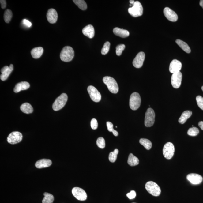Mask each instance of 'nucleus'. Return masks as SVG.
Listing matches in <instances>:
<instances>
[{
    "instance_id": "nucleus-22",
    "label": "nucleus",
    "mask_w": 203,
    "mask_h": 203,
    "mask_svg": "<svg viewBox=\"0 0 203 203\" xmlns=\"http://www.w3.org/2000/svg\"><path fill=\"white\" fill-rule=\"evenodd\" d=\"M113 32L115 35L122 38H126L130 35V32L128 31L118 28H115L113 30Z\"/></svg>"
},
{
    "instance_id": "nucleus-21",
    "label": "nucleus",
    "mask_w": 203,
    "mask_h": 203,
    "mask_svg": "<svg viewBox=\"0 0 203 203\" xmlns=\"http://www.w3.org/2000/svg\"><path fill=\"white\" fill-rule=\"evenodd\" d=\"M52 161L49 159H42L39 160L36 163L35 166L38 169L47 168L52 164Z\"/></svg>"
},
{
    "instance_id": "nucleus-10",
    "label": "nucleus",
    "mask_w": 203,
    "mask_h": 203,
    "mask_svg": "<svg viewBox=\"0 0 203 203\" xmlns=\"http://www.w3.org/2000/svg\"><path fill=\"white\" fill-rule=\"evenodd\" d=\"M22 138L23 135L19 132H13L8 137L7 141L10 144H16L20 142Z\"/></svg>"
},
{
    "instance_id": "nucleus-18",
    "label": "nucleus",
    "mask_w": 203,
    "mask_h": 203,
    "mask_svg": "<svg viewBox=\"0 0 203 203\" xmlns=\"http://www.w3.org/2000/svg\"><path fill=\"white\" fill-rule=\"evenodd\" d=\"M47 17L48 21L51 24H53L57 22L58 16L57 11L55 9H51L48 10Z\"/></svg>"
},
{
    "instance_id": "nucleus-15",
    "label": "nucleus",
    "mask_w": 203,
    "mask_h": 203,
    "mask_svg": "<svg viewBox=\"0 0 203 203\" xmlns=\"http://www.w3.org/2000/svg\"><path fill=\"white\" fill-rule=\"evenodd\" d=\"M163 13L165 17L168 20L175 22L178 20V16L177 14L172 10L169 8L166 7L163 11Z\"/></svg>"
},
{
    "instance_id": "nucleus-47",
    "label": "nucleus",
    "mask_w": 203,
    "mask_h": 203,
    "mask_svg": "<svg viewBox=\"0 0 203 203\" xmlns=\"http://www.w3.org/2000/svg\"><path fill=\"white\" fill-rule=\"evenodd\" d=\"M202 88V90L203 91V86H202V88Z\"/></svg>"
},
{
    "instance_id": "nucleus-2",
    "label": "nucleus",
    "mask_w": 203,
    "mask_h": 203,
    "mask_svg": "<svg viewBox=\"0 0 203 203\" xmlns=\"http://www.w3.org/2000/svg\"><path fill=\"white\" fill-rule=\"evenodd\" d=\"M103 81L111 93L114 94L118 93L119 90L118 84L113 77L108 76L105 77H103Z\"/></svg>"
},
{
    "instance_id": "nucleus-17",
    "label": "nucleus",
    "mask_w": 203,
    "mask_h": 203,
    "mask_svg": "<svg viewBox=\"0 0 203 203\" xmlns=\"http://www.w3.org/2000/svg\"><path fill=\"white\" fill-rule=\"evenodd\" d=\"M182 68V64L177 59L172 61L170 64L169 71L171 73H174L180 72Z\"/></svg>"
},
{
    "instance_id": "nucleus-35",
    "label": "nucleus",
    "mask_w": 203,
    "mask_h": 203,
    "mask_svg": "<svg viewBox=\"0 0 203 203\" xmlns=\"http://www.w3.org/2000/svg\"><path fill=\"white\" fill-rule=\"evenodd\" d=\"M96 144L98 147L101 148H104L105 146V139L102 137H99L97 140Z\"/></svg>"
},
{
    "instance_id": "nucleus-23",
    "label": "nucleus",
    "mask_w": 203,
    "mask_h": 203,
    "mask_svg": "<svg viewBox=\"0 0 203 203\" xmlns=\"http://www.w3.org/2000/svg\"><path fill=\"white\" fill-rule=\"evenodd\" d=\"M44 49L41 47L34 48L31 51V55L35 59H38L42 55Z\"/></svg>"
},
{
    "instance_id": "nucleus-5",
    "label": "nucleus",
    "mask_w": 203,
    "mask_h": 203,
    "mask_svg": "<svg viewBox=\"0 0 203 203\" xmlns=\"http://www.w3.org/2000/svg\"><path fill=\"white\" fill-rule=\"evenodd\" d=\"M146 189L150 194L155 196H158L161 194L160 188L156 183L150 181L145 185Z\"/></svg>"
},
{
    "instance_id": "nucleus-43",
    "label": "nucleus",
    "mask_w": 203,
    "mask_h": 203,
    "mask_svg": "<svg viewBox=\"0 0 203 203\" xmlns=\"http://www.w3.org/2000/svg\"><path fill=\"white\" fill-rule=\"evenodd\" d=\"M198 125L200 128L201 129L203 130V122H199L198 123Z\"/></svg>"
},
{
    "instance_id": "nucleus-45",
    "label": "nucleus",
    "mask_w": 203,
    "mask_h": 203,
    "mask_svg": "<svg viewBox=\"0 0 203 203\" xmlns=\"http://www.w3.org/2000/svg\"><path fill=\"white\" fill-rule=\"evenodd\" d=\"M200 6L202 7L203 9V0H201L199 2Z\"/></svg>"
},
{
    "instance_id": "nucleus-31",
    "label": "nucleus",
    "mask_w": 203,
    "mask_h": 203,
    "mask_svg": "<svg viewBox=\"0 0 203 203\" xmlns=\"http://www.w3.org/2000/svg\"><path fill=\"white\" fill-rule=\"evenodd\" d=\"M13 16L12 11L9 9H6L4 14V19L6 23H9L10 21Z\"/></svg>"
},
{
    "instance_id": "nucleus-3",
    "label": "nucleus",
    "mask_w": 203,
    "mask_h": 203,
    "mask_svg": "<svg viewBox=\"0 0 203 203\" xmlns=\"http://www.w3.org/2000/svg\"><path fill=\"white\" fill-rule=\"evenodd\" d=\"M68 100V96L66 94L62 93L60 96L56 99L55 102L53 104L52 108L55 111H57L62 109L65 106Z\"/></svg>"
},
{
    "instance_id": "nucleus-39",
    "label": "nucleus",
    "mask_w": 203,
    "mask_h": 203,
    "mask_svg": "<svg viewBox=\"0 0 203 203\" xmlns=\"http://www.w3.org/2000/svg\"><path fill=\"white\" fill-rule=\"evenodd\" d=\"M126 196L127 197L130 199H134L135 197H136V192H135V191L134 190L131 191V192L127 194Z\"/></svg>"
},
{
    "instance_id": "nucleus-4",
    "label": "nucleus",
    "mask_w": 203,
    "mask_h": 203,
    "mask_svg": "<svg viewBox=\"0 0 203 203\" xmlns=\"http://www.w3.org/2000/svg\"><path fill=\"white\" fill-rule=\"evenodd\" d=\"M132 7L128 9V13L133 17H139L143 14V9L142 6L139 1L135 2Z\"/></svg>"
},
{
    "instance_id": "nucleus-40",
    "label": "nucleus",
    "mask_w": 203,
    "mask_h": 203,
    "mask_svg": "<svg viewBox=\"0 0 203 203\" xmlns=\"http://www.w3.org/2000/svg\"><path fill=\"white\" fill-rule=\"evenodd\" d=\"M107 126L108 131L110 132H113L115 130L113 128V123L110 122H107Z\"/></svg>"
},
{
    "instance_id": "nucleus-14",
    "label": "nucleus",
    "mask_w": 203,
    "mask_h": 203,
    "mask_svg": "<svg viewBox=\"0 0 203 203\" xmlns=\"http://www.w3.org/2000/svg\"><path fill=\"white\" fill-rule=\"evenodd\" d=\"M13 69H14V66L12 64H10L9 67L6 66L3 67L1 71L2 74L0 76V78L1 80L5 81L7 80Z\"/></svg>"
},
{
    "instance_id": "nucleus-6",
    "label": "nucleus",
    "mask_w": 203,
    "mask_h": 203,
    "mask_svg": "<svg viewBox=\"0 0 203 203\" xmlns=\"http://www.w3.org/2000/svg\"><path fill=\"white\" fill-rule=\"evenodd\" d=\"M141 103V99L139 93L134 92L132 93L130 99V107L131 109L136 110L139 108Z\"/></svg>"
},
{
    "instance_id": "nucleus-28",
    "label": "nucleus",
    "mask_w": 203,
    "mask_h": 203,
    "mask_svg": "<svg viewBox=\"0 0 203 203\" xmlns=\"http://www.w3.org/2000/svg\"><path fill=\"white\" fill-rule=\"evenodd\" d=\"M140 144L143 145L147 150H150L152 147V143L151 142L146 138H141L140 140Z\"/></svg>"
},
{
    "instance_id": "nucleus-48",
    "label": "nucleus",
    "mask_w": 203,
    "mask_h": 203,
    "mask_svg": "<svg viewBox=\"0 0 203 203\" xmlns=\"http://www.w3.org/2000/svg\"></svg>"
},
{
    "instance_id": "nucleus-44",
    "label": "nucleus",
    "mask_w": 203,
    "mask_h": 203,
    "mask_svg": "<svg viewBox=\"0 0 203 203\" xmlns=\"http://www.w3.org/2000/svg\"><path fill=\"white\" fill-rule=\"evenodd\" d=\"M112 133H113V135H114L115 136H118V132L116 131V130H114Z\"/></svg>"
},
{
    "instance_id": "nucleus-7",
    "label": "nucleus",
    "mask_w": 203,
    "mask_h": 203,
    "mask_svg": "<svg viewBox=\"0 0 203 203\" xmlns=\"http://www.w3.org/2000/svg\"><path fill=\"white\" fill-rule=\"evenodd\" d=\"M155 113L152 108H148L145 113V125L147 127L152 126L155 122Z\"/></svg>"
},
{
    "instance_id": "nucleus-25",
    "label": "nucleus",
    "mask_w": 203,
    "mask_h": 203,
    "mask_svg": "<svg viewBox=\"0 0 203 203\" xmlns=\"http://www.w3.org/2000/svg\"><path fill=\"white\" fill-rule=\"evenodd\" d=\"M20 109L21 111L27 114L32 113L33 111V108L32 106L28 103H23L21 105Z\"/></svg>"
},
{
    "instance_id": "nucleus-46",
    "label": "nucleus",
    "mask_w": 203,
    "mask_h": 203,
    "mask_svg": "<svg viewBox=\"0 0 203 203\" xmlns=\"http://www.w3.org/2000/svg\"><path fill=\"white\" fill-rule=\"evenodd\" d=\"M130 2L131 5H133L134 4L135 1H133V0H130Z\"/></svg>"
},
{
    "instance_id": "nucleus-9",
    "label": "nucleus",
    "mask_w": 203,
    "mask_h": 203,
    "mask_svg": "<svg viewBox=\"0 0 203 203\" xmlns=\"http://www.w3.org/2000/svg\"><path fill=\"white\" fill-rule=\"evenodd\" d=\"M87 91L90 95L91 99L96 102H100L101 99V94L95 87L90 85L87 88Z\"/></svg>"
},
{
    "instance_id": "nucleus-38",
    "label": "nucleus",
    "mask_w": 203,
    "mask_h": 203,
    "mask_svg": "<svg viewBox=\"0 0 203 203\" xmlns=\"http://www.w3.org/2000/svg\"><path fill=\"white\" fill-rule=\"evenodd\" d=\"M91 126L92 129L95 130L97 129L98 127V123L96 119L93 118L91 121Z\"/></svg>"
},
{
    "instance_id": "nucleus-30",
    "label": "nucleus",
    "mask_w": 203,
    "mask_h": 203,
    "mask_svg": "<svg viewBox=\"0 0 203 203\" xmlns=\"http://www.w3.org/2000/svg\"><path fill=\"white\" fill-rule=\"evenodd\" d=\"M73 2L82 10H85L87 9V5L84 0H73Z\"/></svg>"
},
{
    "instance_id": "nucleus-26",
    "label": "nucleus",
    "mask_w": 203,
    "mask_h": 203,
    "mask_svg": "<svg viewBox=\"0 0 203 203\" xmlns=\"http://www.w3.org/2000/svg\"><path fill=\"white\" fill-rule=\"evenodd\" d=\"M176 42L178 45L185 52L188 54L190 53L191 49L189 45L186 43L179 39H176Z\"/></svg>"
},
{
    "instance_id": "nucleus-20",
    "label": "nucleus",
    "mask_w": 203,
    "mask_h": 203,
    "mask_svg": "<svg viewBox=\"0 0 203 203\" xmlns=\"http://www.w3.org/2000/svg\"><path fill=\"white\" fill-rule=\"evenodd\" d=\"M29 87L30 85L28 82L26 81L21 82L16 84L14 88V91L16 93H19L21 91L27 90Z\"/></svg>"
},
{
    "instance_id": "nucleus-16",
    "label": "nucleus",
    "mask_w": 203,
    "mask_h": 203,
    "mask_svg": "<svg viewBox=\"0 0 203 203\" xmlns=\"http://www.w3.org/2000/svg\"><path fill=\"white\" fill-rule=\"evenodd\" d=\"M186 179L191 184L197 185L201 184L203 181L202 176L196 174H190L187 175Z\"/></svg>"
},
{
    "instance_id": "nucleus-27",
    "label": "nucleus",
    "mask_w": 203,
    "mask_h": 203,
    "mask_svg": "<svg viewBox=\"0 0 203 203\" xmlns=\"http://www.w3.org/2000/svg\"><path fill=\"white\" fill-rule=\"evenodd\" d=\"M139 160L138 158L132 153H130L129 156L128 163L129 165L131 166H137L139 164Z\"/></svg>"
},
{
    "instance_id": "nucleus-12",
    "label": "nucleus",
    "mask_w": 203,
    "mask_h": 203,
    "mask_svg": "<svg viewBox=\"0 0 203 203\" xmlns=\"http://www.w3.org/2000/svg\"><path fill=\"white\" fill-rule=\"evenodd\" d=\"M182 74L180 72L173 73L171 77V84L175 88H178L181 85Z\"/></svg>"
},
{
    "instance_id": "nucleus-32",
    "label": "nucleus",
    "mask_w": 203,
    "mask_h": 203,
    "mask_svg": "<svg viewBox=\"0 0 203 203\" xmlns=\"http://www.w3.org/2000/svg\"><path fill=\"white\" fill-rule=\"evenodd\" d=\"M118 153V149H115L114 151L110 153L109 155V160L111 162H115L116 160Z\"/></svg>"
},
{
    "instance_id": "nucleus-36",
    "label": "nucleus",
    "mask_w": 203,
    "mask_h": 203,
    "mask_svg": "<svg viewBox=\"0 0 203 203\" xmlns=\"http://www.w3.org/2000/svg\"><path fill=\"white\" fill-rule=\"evenodd\" d=\"M125 48V46L123 44H121L117 46L116 47V55L118 56L121 55Z\"/></svg>"
},
{
    "instance_id": "nucleus-11",
    "label": "nucleus",
    "mask_w": 203,
    "mask_h": 203,
    "mask_svg": "<svg viewBox=\"0 0 203 203\" xmlns=\"http://www.w3.org/2000/svg\"><path fill=\"white\" fill-rule=\"evenodd\" d=\"M72 194L76 198L81 201L86 200L87 198V194L83 189L80 188L75 187L72 190Z\"/></svg>"
},
{
    "instance_id": "nucleus-19",
    "label": "nucleus",
    "mask_w": 203,
    "mask_h": 203,
    "mask_svg": "<svg viewBox=\"0 0 203 203\" xmlns=\"http://www.w3.org/2000/svg\"><path fill=\"white\" fill-rule=\"evenodd\" d=\"M82 32L84 35L90 39L93 38L95 36V29L91 24H89L86 26L82 29Z\"/></svg>"
},
{
    "instance_id": "nucleus-1",
    "label": "nucleus",
    "mask_w": 203,
    "mask_h": 203,
    "mask_svg": "<svg viewBox=\"0 0 203 203\" xmlns=\"http://www.w3.org/2000/svg\"><path fill=\"white\" fill-rule=\"evenodd\" d=\"M74 57V51L71 47L66 46L62 49L60 54L61 60L66 62L71 61Z\"/></svg>"
},
{
    "instance_id": "nucleus-13",
    "label": "nucleus",
    "mask_w": 203,
    "mask_h": 203,
    "mask_svg": "<svg viewBox=\"0 0 203 203\" xmlns=\"http://www.w3.org/2000/svg\"><path fill=\"white\" fill-rule=\"evenodd\" d=\"M145 57L144 52H143L138 53L133 61V66L136 68H140L142 66Z\"/></svg>"
},
{
    "instance_id": "nucleus-29",
    "label": "nucleus",
    "mask_w": 203,
    "mask_h": 203,
    "mask_svg": "<svg viewBox=\"0 0 203 203\" xmlns=\"http://www.w3.org/2000/svg\"><path fill=\"white\" fill-rule=\"evenodd\" d=\"M44 197L42 200L43 203H53L54 201V197L52 194L47 192L44 194Z\"/></svg>"
},
{
    "instance_id": "nucleus-33",
    "label": "nucleus",
    "mask_w": 203,
    "mask_h": 203,
    "mask_svg": "<svg viewBox=\"0 0 203 203\" xmlns=\"http://www.w3.org/2000/svg\"><path fill=\"white\" fill-rule=\"evenodd\" d=\"M199 130L196 127H193L189 129L187 131V134L191 136H196L199 134Z\"/></svg>"
},
{
    "instance_id": "nucleus-24",
    "label": "nucleus",
    "mask_w": 203,
    "mask_h": 203,
    "mask_svg": "<svg viewBox=\"0 0 203 203\" xmlns=\"http://www.w3.org/2000/svg\"><path fill=\"white\" fill-rule=\"evenodd\" d=\"M192 114V112L191 111L187 110L184 111L180 117L178 122L181 124H184L188 119L190 118Z\"/></svg>"
},
{
    "instance_id": "nucleus-8",
    "label": "nucleus",
    "mask_w": 203,
    "mask_h": 203,
    "mask_svg": "<svg viewBox=\"0 0 203 203\" xmlns=\"http://www.w3.org/2000/svg\"><path fill=\"white\" fill-rule=\"evenodd\" d=\"M175 152V147L173 143L171 142L166 143L163 148V154L167 159H171L174 156Z\"/></svg>"
},
{
    "instance_id": "nucleus-41",
    "label": "nucleus",
    "mask_w": 203,
    "mask_h": 203,
    "mask_svg": "<svg viewBox=\"0 0 203 203\" xmlns=\"http://www.w3.org/2000/svg\"><path fill=\"white\" fill-rule=\"evenodd\" d=\"M23 22V24H24L25 26H27L28 27H30L31 26H32V24L31 22L27 20L24 19L22 21Z\"/></svg>"
},
{
    "instance_id": "nucleus-42",
    "label": "nucleus",
    "mask_w": 203,
    "mask_h": 203,
    "mask_svg": "<svg viewBox=\"0 0 203 203\" xmlns=\"http://www.w3.org/2000/svg\"><path fill=\"white\" fill-rule=\"evenodd\" d=\"M1 3V7L2 9H5L6 8V1L5 0H1L0 1Z\"/></svg>"
},
{
    "instance_id": "nucleus-34",
    "label": "nucleus",
    "mask_w": 203,
    "mask_h": 203,
    "mask_svg": "<svg viewBox=\"0 0 203 203\" xmlns=\"http://www.w3.org/2000/svg\"><path fill=\"white\" fill-rule=\"evenodd\" d=\"M110 43L109 42H105L101 50V54L102 55H106L110 50Z\"/></svg>"
},
{
    "instance_id": "nucleus-37",
    "label": "nucleus",
    "mask_w": 203,
    "mask_h": 203,
    "mask_svg": "<svg viewBox=\"0 0 203 203\" xmlns=\"http://www.w3.org/2000/svg\"><path fill=\"white\" fill-rule=\"evenodd\" d=\"M196 100L198 106L203 110V97L201 96H198L196 97Z\"/></svg>"
}]
</instances>
